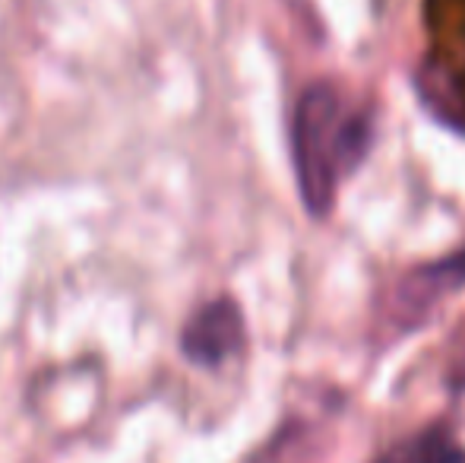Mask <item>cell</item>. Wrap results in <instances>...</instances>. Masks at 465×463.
I'll list each match as a JSON object with an SVG mask.
<instances>
[{"label": "cell", "instance_id": "2", "mask_svg": "<svg viewBox=\"0 0 465 463\" xmlns=\"http://www.w3.org/2000/svg\"><path fill=\"white\" fill-rule=\"evenodd\" d=\"M241 343H244V317L232 298H215V302L203 305L181 334L184 356L203 368L222 365L241 349Z\"/></svg>", "mask_w": 465, "mask_h": 463}, {"label": "cell", "instance_id": "5", "mask_svg": "<svg viewBox=\"0 0 465 463\" xmlns=\"http://www.w3.org/2000/svg\"><path fill=\"white\" fill-rule=\"evenodd\" d=\"M371 140H373V127L368 115L345 117L342 130H339V168L351 172V168L361 166L371 149Z\"/></svg>", "mask_w": 465, "mask_h": 463}, {"label": "cell", "instance_id": "6", "mask_svg": "<svg viewBox=\"0 0 465 463\" xmlns=\"http://www.w3.org/2000/svg\"><path fill=\"white\" fill-rule=\"evenodd\" d=\"M453 390H465V358L460 362V368H456V375H453Z\"/></svg>", "mask_w": 465, "mask_h": 463}, {"label": "cell", "instance_id": "3", "mask_svg": "<svg viewBox=\"0 0 465 463\" xmlns=\"http://www.w3.org/2000/svg\"><path fill=\"white\" fill-rule=\"evenodd\" d=\"M460 286H465V251L411 273L402 286V296L409 308H415V305H434L437 298L456 292Z\"/></svg>", "mask_w": 465, "mask_h": 463}, {"label": "cell", "instance_id": "4", "mask_svg": "<svg viewBox=\"0 0 465 463\" xmlns=\"http://www.w3.org/2000/svg\"><path fill=\"white\" fill-rule=\"evenodd\" d=\"M377 463H465V451L450 438L447 428H428V432L405 438L392 451H386Z\"/></svg>", "mask_w": 465, "mask_h": 463}, {"label": "cell", "instance_id": "1", "mask_svg": "<svg viewBox=\"0 0 465 463\" xmlns=\"http://www.w3.org/2000/svg\"><path fill=\"white\" fill-rule=\"evenodd\" d=\"M342 102L330 83H317L301 96L292 121V156L298 191L307 213L323 219L332 206L339 168V130H342Z\"/></svg>", "mask_w": 465, "mask_h": 463}]
</instances>
